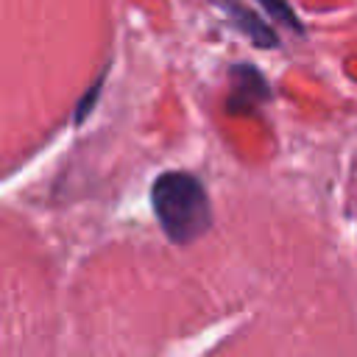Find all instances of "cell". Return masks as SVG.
I'll return each mask as SVG.
<instances>
[{"mask_svg":"<svg viewBox=\"0 0 357 357\" xmlns=\"http://www.w3.org/2000/svg\"><path fill=\"white\" fill-rule=\"evenodd\" d=\"M151 201L165 234L173 243H192L212 223L209 198L201 181L190 173H162L151 187Z\"/></svg>","mask_w":357,"mask_h":357,"instance_id":"obj_1","label":"cell"},{"mask_svg":"<svg viewBox=\"0 0 357 357\" xmlns=\"http://www.w3.org/2000/svg\"><path fill=\"white\" fill-rule=\"evenodd\" d=\"M268 95V86L262 81V75L251 67H237L231 73V98H229V106L237 109V106H254L257 100H262Z\"/></svg>","mask_w":357,"mask_h":357,"instance_id":"obj_2","label":"cell"},{"mask_svg":"<svg viewBox=\"0 0 357 357\" xmlns=\"http://www.w3.org/2000/svg\"><path fill=\"white\" fill-rule=\"evenodd\" d=\"M223 8L231 14V20H237V25L248 33V39L254 42V45H259V47H276V36H273V31L265 25V22H259L248 8H243V6H237V3H223Z\"/></svg>","mask_w":357,"mask_h":357,"instance_id":"obj_3","label":"cell"},{"mask_svg":"<svg viewBox=\"0 0 357 357\" xmlns=\"http://www.w3.org/2000/svg\"><path fill=\"white\" fill-rule=\"evenodd\" d=\"M259 3H262V6L268 8V14H271L273 20H279L282 25L296 28V31L301 28V25H298V20H296V14L287 8V3H284V0H259Z\"/></svg>","mask_w":357,"mask_h":357,"instance_id":"obj_4","label":"cell"}]
</instances>
